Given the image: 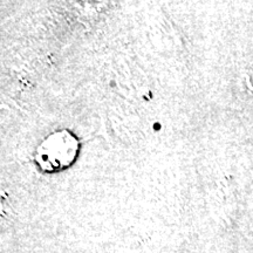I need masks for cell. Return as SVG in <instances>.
<instances>
[{"mask_svg": "<svg viewBox=\"0 0 253 253\" xmlns=\"http://www.w3.org/2000/svg\"><path fill=\"white\" fill-rule=\"evenodd\" d=\"M80 143L69 130H58L49 134L39 144L34 160L42 171L54 172L65 169L74 162Z\"/></svg>", "mask_w": 253, "mask_h": 253, "instance_id": "1", "label": "cell"}]
</instances>
